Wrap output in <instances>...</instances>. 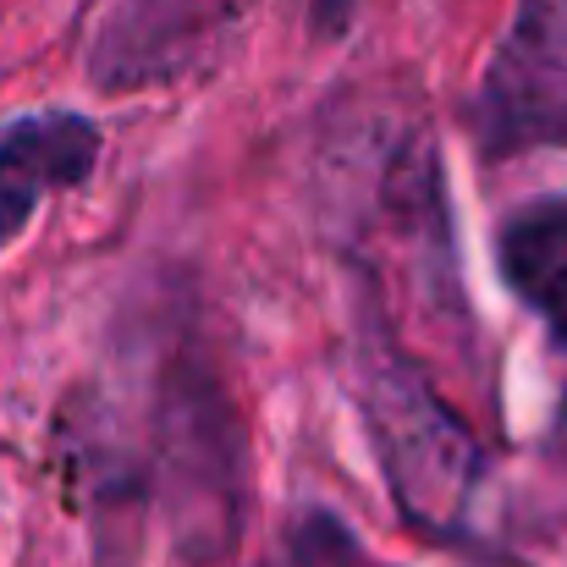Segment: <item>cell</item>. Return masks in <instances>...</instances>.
Masks as SVG:
<instances>
[{"mask_svg": "<svg viewBox=\"0 0 567 567\" xmlns=\"http://www.w3.org/2000/svg\"><path fill=\"white\" fill-rule=\"evenodd\" d=\"M359 402H364V424H370L380 474L396 507L419 529H452L468 513V496L480 480L474 435L396 353L359 359Z\"/></svg>", "mask_w": 567, "mask_h": 567, "instance_id": "cell-1", "label": "cell"}, {"mask_svg": "<svg viewBox=\"0 0 567 567\" xmlns=\"http://www.w3.org/2000/svg\"><path fill=\"white\" fill-rule=\"evenodd\" d=\"M474 122L491 155L567 144V0H518L480 83Z\"/></svg>", "mask_w": 567, "mask_h": 567, "instance_id": "cell-2", "label": "cell"}, {"mask_svg": "<svg viewBox=\"0 0 567 567\" xmlns=\"http://www.w3.org/2000/svg\"><path fill=\"white\" fill-rule=\"evenodd\" d=\"M100 161V127L72 111H39L0 127V248L55 188L89 183Z\"/></svg>", "mask_w": 567, "mask_h": 567, "instance_id": "cell-3", "label": "cell"}, {"mask_svg": "<svg viewBox=\"0 0 567 567\" xmlns=\"http://www.w3.org/2000/svg\"><path fill=\"white\" fill-rule=\"evenodd\" d=\"M496 259H502L507 287L551 326V337L567 348V204L563 198H540V204L518 209L502 226Z\"/></svg>", "mask_w": 567, "mask_h": 567, "instance_id": "cell-4", "label": "cell"}]
</instances>
